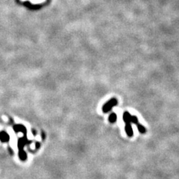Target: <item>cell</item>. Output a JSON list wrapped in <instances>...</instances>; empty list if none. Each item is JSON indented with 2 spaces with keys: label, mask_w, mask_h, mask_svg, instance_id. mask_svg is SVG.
Returning <instances> with one entry per match:
<instances>
[{
  "label": "cell",
  "mask_w": 179,
  "mask_h": 179,
  "mask_svg": "<svg viewBox=\"0 0 179 179\" xmlns=\"http://www.w3.org/2000/svg\"><path fill=\"white\" fill-rule=\"evenodd\" d=\"M117 104H118V100L116 99L115 98L111 99L109 100L108 102H107L103 105L102 111L104 112V113H107V112L110 111V110H111L114 106L117 105Z\"/></svg>",
  "instance_id": "cell-1"
},
{
  "label": "cell",
  "mask_w": 179,
  "mask_h": 179,
  "mask_svg": "<svg viewBox=\"0 0 179 179\" xmlns=\"http://www.w3.org/2000/svg\"><path fill=\"white\" fill-rule=\"evenodd\" d=\"M125 131H126V133L127 134L128 136L130 137H132L134 135L133 129H132V125H131V123L126 124V126H125Z\"/></svg>",
  "instance_id": "cell-2"
},
{
  "label": "cell",
  "mask_w": 179,
  "mask_h": 179,
  "mask_svg": "<svg viewBox=\"0 0 179 179\" xmlns=\"http://www.w3.org/2000/svg\"><path fill=\"white\" fill-rule=\"evenodd\" d=\"M123 121L126 124H129V123H131V119H132V115L129 113V112L128 111H125L124 113H123Z\"/></svg>",
  "instance_id": "cell-3"
},
{
  "label": "cell",
  "mask_w": 179,
  "mask_h": 179,
  "mask_svg": "<svg viewBox=\"0 0 179 179\" xmlns=\"http://www.w3.org/2000/svg\"><path fill=\"white\" fill-rule=\"evenodd\" d=\"M0 140L2 142H7V141L9 140V135L5 132H0Z\"/></svg>",
  "instance_id": "cell-4"
},
{
  "label": "cell",
  "mask_w": 179,
  "mask_h": 179,
  "mask_svg": "<svg viewBox=\"0 0 179 179\" xmlns=\"http://www.w3.org/2000/svg\"><path fill=\"white\" fill-rule=\"evenodd\" d=\"M116 119H117V116H116V113H115L114 112H113V113H110V116H109V117H108L109 122H110V123H116Z\"/></svg>",
  "instance_id": "cell-5"
},
{
  "label": "cell",
  "mask_w": 179,
  "mask_h": 179,
  "mask_svg": "<svg viewBox=\"0 0 179 179\" xmlns=\"http://www.w3.org/2000/svg\"><path fill=\"white\" fill-rule=\"evenodd\" d=\"M14 130H15L17 132H23V133H24V132L26 133V128H25L24 126H21V125L14 126Z\"/></svg>",
  "instance_id": "cell-6"
},
{
  "label": "cell",
  "mask_w": 179,
  "mask_h": 179,
  "mask_svg": "<svg viewBox=\"0 0 179 179\" xmlns=\"http://www.w3.org/2000/svg\"><path fill=\"white\" fill-rule=\"evenodd\" d=\"M137 129L138 130H139V132H140L141 134H145V132H146V129H145V128L142 125L140 124V123H138L137 125Z\"/></svg>",
  "instance_id": "cell-7"
},
{
  "label": "cell",
  "mask_w": 179,
  "mask_h": 179,
  "mask_svg": "<svg viewBox=\"0 0 179 179\" xmlns=\"http://www.w3.org/2000/svg\"><path fill=\"white\" fill-rule=\"evenodd\" d=\"M131 123H133L134 124L137 125L139 123V120H138L137 117L136 116H132V119H131Z\"/></svg>",
  "instance_id": "cell-8"
}]
</instances>
